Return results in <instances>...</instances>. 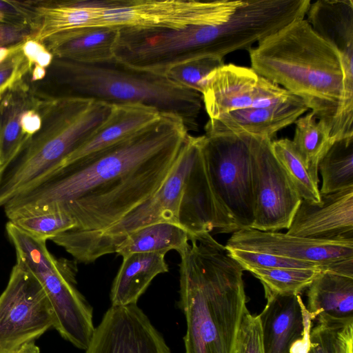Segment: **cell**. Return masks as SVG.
I'll return each mask as SVG.
<instances>
[{
  "mask_svg": "<svg viewBox=\"0 0 353 353\" xmlns=\"http://www.w3.org/2000/svg\"><path fill=\"white\" fill-rule=\"evenodd\" d=\"M171 115L110 146L65 163L3 206L9 221L59 211L83 234L101 232L154 194L171 172L190 134Z\"/></svg>",
  "mask_w": 353,
  "mask_h": 353,
  "instance_id": "cell-1",
  "label": "cell"
},
{
  "mask_svg": "<svg viewBox=\"0 0 353 353\" xmlns=\"http://www.w3.org/2000/svg\"><path fill=\"white\" fill-rule=\"evenodd\" d=\"M179 254L185 353H234L247 309L244 269L209 232L189 234Z\"/></svg>",
  "mask_w": 353,
  "mask_h": 353,
  "instance_id": "cell-2",
  "label": "cell"
},
{
  "mask_svg": "<svg viewBox=\"0 0 353 353\" xmlns=\"http://www.w3.org/2000/svg\"><path fill=\"white\" fill-rule=\"evenodd\" d=\"M248 52L251 68L300 98L327 125L334 141L353 137V114L345 105L341 54L305 19L266 37Z\"/></svg>",
  "mask_w": 353,
  "mask_h": 353,
  "instance_id": "cell-3",
  "label": "cell"
},
{
  "mask_svg": "<svg viewBox=\"0 0 353 353\" xmlns=\"http://www.w3.org/2000/svg\"><path fill=\"white\" fill-rule=\"evenodd\" d=\"M29 84L41 100L83 99L149 107L180 119L188 131L197 130L203 103L199 92L176 84L164 74L132 68L115 58L86 63L54 57L45 78Z\"/></svg>",
  "mask_w": 353,
  "mask_h": 353,
  "instance_id": "cell-4",
  "label": "cell"
},
{
  "mask_svg": "<svg viewBox=\"0 0 353 353\" xmlns=\"http://www.w3.org/2000/svg\"><path fill=\"white\" fill-rule=\"evenodd\" d=\"M112 109L83 99H40L41 128L0 169V208L59 167L99 130Z\"/></svg>",
  "mask_w": 353,
  "mask_h": 353,
  "instance_id": "cell-5",
  "label": "cell"
},
{
  "mask_svg": "<svg viewBox=\"0 0 353 353\" xmlns=\"http://www.w3.org/2000/svg\"><path fill=\"white\" fill-rule=\"evenodd\" d=\"M6 231L17 261L34 274L47 294L53 327L76 347L85 350L95 327L92 307L76 287L77 261L55 258L48 251L46 240L31 236L10 221Z\"/></svg>",
  "mask_w": 353,
  "mask_h": 353,
  "instance_id": "cell-6",
  "label": "cell"
},
{
  "mask_svg": "<svg viewBox=\"0 0 353 353\" xmlns=\"http://www.w3.org/2000/svg\"><path fill=\"white\" fill-rule=\"evenodd\" d=\"M199 148V137L189 134L171 172L157 192L108 228L94 234L68 230L50 240L64 248L77 262L90 263L115 252L125 237L137 230L161 222L181 226L179 213L186 179Z\"/></svg>",
  "mask_w": 353,
  "mask_h": 353,
  "instance_id": "cell-7",
  "label": "cell"
},
{
  "mask_svg": "<svg viewBox=\"0 0 353 353\" xmlns=\"http://www.w3.org/2000/svg\"><path fill=\"white\" fill-rule=\"evenodd\" d=\"M253 139L254 135L249 134L200 136L210 190L221 212L237 230L252 228L254 220Z\"/></svg>",
  "mask_w": 353,
  "mask_h": 353,
  "instance_id": "cell-8",
  "label": "cell"
},
{
  "mask_svg": "<svg viewBox=\"0 0 353 353\" xmlns=\"http://www.w3.org/2000/svg\"><path fill=\"white\" fill-rule=\"evenodd\" d=\"M243 0H105L94 26L179 29L230 19Z\"/></svg>",
  "mask_w": 353,
  "mask_h": 353,
  "instance_id": "cell-9",
  "label": "cell"
},
{
  "mask_svg": "<svg viewBox=\"0 0 353 353\" xmlns=\"http://www.w3.org/2000/svg\"><path fill=\"white\" fill-rule=\"evenodd\" d=\"M53 326L52 310L43 286L17 261L0 295V353L14 352Z\"/></svg>",
  "mask_w": 353,
  "mask_h": 353,
  "instance_id": "cell-10",
  "label": "cell"
},
{
  "mask_svg": "<svg viewBox=\"0 0 353 353\" xmlns=\"http://www.w3.org/2000/svg\"><path fill=\"white\" fill-rule=\"evenodd\" d=\"M272 140L254 135L252 181L254 220L251 228L265 232L288 229L301 197L274 156Z\"/></svg>",
  "mask_w": 353,
  "mask_h": 353,
  "instance_id": "cell-11",
  "label": "cell"
},
{
  "mask_svg": "<svg viewBox=\"0 0 353 353\" xmlns=\"http://www.w3.org/2000/svg\"><path fill=\"white\" fill-rule=\"evenodd\" d=\"M85 353H172L137 304L111 306L94 328Z\"/></svg>",
  "mask_w": 353,
  "mask_h": 353,
  "instance_id": "cell-12",
  "label": "cell"
},
{
  "mask_svg": "<svg viewBox=\"0 0 353 353\" xmlns=\"http://www.w3.org/2000/svg\"><path fill=\"white\" fill-rule=\"evenodd\" d=\"M225 247L332 265L353 259V240H315L251 228L232 233Z\"/></svg>",
  "mask_w": 353,
  "mask_h": 353,
  "instance_id": "cell-13",
  "label": "cell"
},
{
  "mask_svg": "<svg viewBox=\"0 0 353 353\" xmlns=\"http://www.w3.org/2000/svg\"><path fill=\"white\" fill-rule=\"evenodd\" d=\"M287 234L315 240H353V188L321 194L319 203L302 199Z\"/></svg>",
  "mask_w": 353,
  "mask_h": 353,
  "instance_id": "cell-14",
  "label": "cell"
},
{
  "mask_svg": "<svg viewBox=\"0 0 353 353\" xmlns=\"http://www.w3.org/2000/svg\"><path fill=\"white\" fill-rule=\"evenodd\" d=\"M307 107L298 97L288 99L266 108H248L209 119L205 125V135L249 134L272 138L279 130L295 123Z\"/></svg>",
  "mask_w": 353,
  "mask_h": 353,
  "instance_id": "cell-15",
  "label": "cell"
},
{
  "mask_svg": "<svg viewBox=\"0 0 353 353\" xmlns=\"http://www.w3.org/2000/svg\"><path fill=\"white\" fill-rule=\"evenodd\" d=\"M259 75L251 68L224 64L208 77L202 101L210 119L251 108L257 94Z\"/></svg>",
  "mask_w": 353,
  "mask_h": 353,
  "instance_id": "cell-16",
  "label": "cell"
},
{
  "mask_svg": "<svg viewBox=\"0 0 353 353\" xmlns=\"http://www.w3.org/2000/svg\"><path fill=\"white\" fill-rule=\"evenodd\" d=\"M267 303L260 314L265 353H290L304 332L299 294H265Z\"/></svg>",
  "mask_w": 353,
  "mask_h": 353,
  "instance_id": "cell-17",
  "label": "cell"
},
{
  "mask_svg": "<svg viewBox=\"0 0 353 353\" xmlns=\"http://www.w3.org/2000/svg\"><path fill=\"white\" fill-rule=\"evenodd\" d=\"M119 28L93 26L65 30L41 42L54 57L93 63L114 58Z\"/></svg>",
  "mask_w": 353,
  "mask_h": 353,
  "instance_id": "cell-18",
  "label": "cell"
},
{
  "mask_svg": "<svg viewBox=\"0 0 353 353\" xmlns=\"http://www.w3.org/2000/svg\"><path fill=\"white\" fill-rule=\"evenodd\" d=\"M32 1L35 12V32L32 39L41 42L46 38L61 32L93 27L100 12L99 1Z\"/></svg>",
  "mask_w": 353,
  "mask_h": 353,
  "instance_id": "cell-19",
  "label": "cell"
},
{
  "mask_svg": "<svg viewBox=\"0 0 353 353\" xmlns=\"http://www.w3.org/2000/svg\"><path fill=\"white\" fill-rule=\"evenodd\" d=\"M165 256L163 253L143 252L123 256L111 286V306L137 304L152 280L169 271Z\"/></svg>",
  "mask_w": 353,
  "mask_h": 353,
  "instance_id": "cell-20",
  "label": "cell"
},
{
  "mask_svg": "<svg viewBox=\"0 0 353 353\" xmlns=\"http://www.w3.org/2000/svg\"><path fill=\"white\" fill-rule=\"evenodd\" d=\"M307 288L306 308L315 319L353 321V277L323 270Z\"/></svg>",
  "mask_w": 353,
  "mask_h": 353,
  "instance_id": "cell-21",
  "label": "cell"
},
{
  "mask_svg": "<svg viewBox=\"0 0 353 353\" xmlns=\"http://www.w3.org/2000/svg\"><path fill=\"white\" fill-rule=\"evenodd\" d=\"M26 75L8 88L0 98V169L14 156L28 137L21 129L23 113L37 107Z\"/></svg>",
  "mask_w": 353,
  "mask_h": 353,
  "instance_id": "cell-22",
  "label": "cell"
},
{
  "mask_svg": "<svg viewBox=\"0 0 353 353\" xmlns=\"http://www.w3.org/2000/svg\"><path fill=\"white\" fill-rule=\"evenodd\" d=\"M161 115L156 110L146 106L113 105L106 122L62 164L115 144L152 123Z\"/></svg>",
  "mask_w": 353,
  "mask_h": 353,
  "instance_id": "cell-23",
  "label": "cell"
},
{
  "mask_svg": "<svg viewBox=\"0 0 353 353\" xmlns=\"http://www.w3.org/2000/svg\"><path fill=\"white\" fill-rule=\"evenodd\" d=\"M307 21L342 57H353V1L318 0L310 3ZM305 15V16H306Z\"/></svg>",
  "mask_w": 353,
  "mask_h": 353,
  "instance_id": "cell-24",
  "label": "cell"
},
{
  "mask_svg": "<svg viewBox=\"0 0 353 353\" xmlns=\"http://www.w3.org/2000/svg\"><path fill=\"white\" fill-rule=\"evenodd\" d=\"M188 232L181 226L161 222L147 225L128 234L117 246L115 253L122 257L133 253H179L188 243Z\"/></svg>",
  "mask_w": 353,
  "mask_h": 353,
  "instance_id": "cell-25",
  "label": "cell"
},
{
  "mask_svg": "<svg viewBox=\"0 0 353 353\" xmlns=\"http://www.w3.org/2000/svg\"><path fill=\"white\" fill-rule=\"evenodd\" d=\"M294 123L293 144L314 179L319 182V161L335 141L327 125L312 112L300 117Z\"/></svg>",
  "mask_w": 353,
  "mask_h": 353,
  "instance_id": "cell-26",
  "label": "cell"
},
{
  "mask_svg": "<svg viewBox=\"0 0 353 353\" xmlns=\"http://www.w3.org/2000/svg\"><path fill=\"white\" fill-rule=\"evenodd\" d=\"M321 194L353 188V137L335 141L320 160Z\"/></svg>",
  "mask_w": 353,
  "mask_h": 353,
  "instance_id": "cell-27",
  "label": "cell"
},
{
  "mask_svg": "<svg viewBox=\"0 0 353 353\" xmlns=\"http://www.w3.org/2000/svg\"><path fill=\"white\" fill-rule=\"evenodd\" d=\"M271 148L301 199L320 202L319 182L312 177L292 141L287 138L272 141Z\"/></svg>",
  "mask_w": 353,
  "mask_h": 353,
  "instance_id": "cell-28",
  "label": "cell"
},
{
  "mask_svg": "<svg viewBox=\"0 0 353 353\" xmlns=\"http://www.w3.org/2000/svg\"><path fill=\"white\" fill-rule=\"evenodd\" d=\"M262 283L265 294H299L321 271L303 268H250L248 270Z\"/></svg>",
  "mask_w": 353,
  "mask_h": 353,
  "instance_id": "cell-29",
  "label": "cell"
},
{
  "mask_svg": "<svg viewBox=\"0 0 353 353\" xmlns=\"http://www.w3.org/2000/svg\"><path fill=\"white\" fill-rule=\"evenodd\" d=\"M315 320L307 353H353V321Z\"/></svg>",
  "mask_w": 353,
  "mask_h": 353,
  "instance_id": "cell-30",
  "label": "cell"
},
{
  "mask_svg": "<svg viewBox=\"0 0 353 353\" xmlns=\"http://www.w3.org/2000/svg\"><path fill=\"white\" fill-rule=\"evenodd\" d=\"M228 251L231 256L239 263L244 270L250 268H303L328 270L338 273L343 267V260L339 261L332 265H327L263 252L240 250H228Z\"/></svg>",
  "mask_w": 353,
  "mask_h": 353,
  "instance_id": "cell-31",
  "label": "cell"
},
{
  "mask_svg": "<svg viewBox=\"0 0 353 353\" xmlns=\"http://www.w3.org/2000/svg\"><path fill=\"white\" fill-rule=\"evenodd\" d=\"M224 64L221 58L196 59L171 67L164 75L177 85L202 94L208 77Z\"/></svg>",
  "mask_w": 353,
  "mask_h": 353,
  "instance_id": "cell-32",
  "label": "cell"
},
{
  "mask_svg": "<svg viewBox=\"0 0 353 353\" xmlns=\"http://www.w3.org/2000/svg\"><path fill=\"white\" fill-rule=\"evenodd\" d=\"M10 221L31 236L46 241L75 228L74 221L59 211L26 215Z\"/></svg>",
  "mask_w": 353,
  "mask_h": 353,
  "instance_id": "cell-33",
  "label": "cell"
},
{
  "mask_svg": "<svg viewBox=\"0 0 353 353\" xmlns=\"http://www.w3.org/2000/svg\"><path fill=\"white\" fill-rule=\"evenodd\" d=\"M234 353H265L259 316L252 315L248 309L241 319Z\"/></svg>",
  "mask_w": 353,
  "mask_h": 353,
  "instance_id": "cell-34",
  "label": "cell"
},
{
  "mask_svg": "<svg viewBox=\"0 0 353 353\" xmlns=\"http://www.w3.org/2000/svg\"><path fill=\"white\" fill-rule=\"evenodd\" d=\"M22 43L0 63V98L4 91L29 73L28 62L22 52Z\"/></svg>",
  "mask_w": 353,
  "mask_h": 353,
  "instance_id": "cell-35",
  "label": "cell"
},
{
  "mask_svg": "<svg viewBox=\"0 0 353 353\" xmlns=\"http://www.w3.org/2000/svg\"><path fill=\"white\" fill-rule=\"evenodd\" d=\"M22 52L28 62L29 72L34 66L47 69L54 59L53 54L42 42L32 39L23 43Z\"/></svg>",
  "mask_w": 353,
  "mask_h": 353,
  "instance_id": "cell-36",
  "label": "cell"
},
{
  "mask_svg": "<svg viewBox=\"0 0 353 353\" xmlns=\"http://www.w3.org/2000/svg\"><path fill=\"white\" fill-rule=\"evenodd\" d=\"M34 30L28 26L0 23V47L22 43L34 37Z\"/></svg>",
  "mask_w": 353,
  "mask_h": 353,
  "instance_id": "cell-37",
  "label": "cell"
},
{
  "mask_svg": "<svg viewBox=\"0 0 353 353\" xmlns=\"http://www.w3.org/2000/svg\"><path fill=\"white\" fill-rule=\"evenodd\" d=\"M301 308L303 315L304 332L302 338L296 341L290 350V353H307L310 347V332L312 327V321L315 317L306 308L303 301Z\"/></svg>",
  "mask_w": 353,
  "mask_h": 353,
  "instance_id": "cell-38",
  "label": "cell"
},
{
  "mask_svg": "<svg viewBox=\"0 0 353 353\" xmlns=\"http://www.w3.org/2000/svg\"><path fill=\"white\" fill-rule=\"evenodd\" d=\"M37 108L26 111L22 116L21 129L23 133L28 137L39 131L41 126V117Z\"/></svg>",
  "mask_w": 353,
  "mask_h": 353,
  "instance_id": "cell-39",
  "label": "cell"
},
{
  "mask_svg": "<svg viewBox=\"0 0 353 353\" xmlns=\"http://www.w3.org/2000/svg\"><path fill=\"white\" fill-rule=\"evenodd\" d=\"M12 353H40V350L34 341H32L24 344Z\"/></svg>",
  "mask_w": 353,
  "mask_h": 353,
  "instance_id": "cell-40",
  "label": "cell"
},
{
  "mask_svg": "<svg viewBox=\"0 0 353 353\" xmlns=\"http://www.w3.org/2000/svg\"><path fill=\"white\" fill-rule=\"evenodd\" d=\"M18 45L10 47H0V63L12 52Z\"/></svg>",
  "mask_w": 353,
  "mask_h": 353,
  "instance_id": "cell-41",
  "label": "cell"
},
{
  "mask_svg": "<svg viewBox=\"0 0 353 353\" xmlns=\"http://www.w3.org/2000/svg\"><path fill=\"white\" fill-rule=\"evenodd\" d=\"M0 23H6L1 16H0Z\"/></svg>",
  "mask_w": 353,
  "mask_h": 353,
  "instance_id": "cell-42",
  "label": "cell"
}]
</instances>
